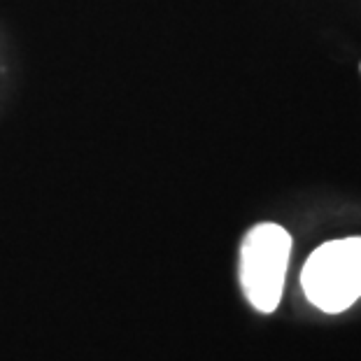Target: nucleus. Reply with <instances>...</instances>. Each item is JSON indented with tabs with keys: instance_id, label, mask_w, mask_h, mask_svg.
Returning <instances> with one entry per match:
<instances>
[{
	"instance_id": "f257e3e1",
	"label": "nucleus",
	"mask_w": 361,
	"mask_h": 361,
	"mask_svg": "<svg viewBox=\"0 0 361 361\" xmlns=\"http://www.w3.org/2000/svg\"><path fill=\"white\" fill-rule=\"evenodd\" d=\"M301 287L314 308L338 314L361 298V238L319 245L305 261Z\"/></svg>"
},
{
	"instance_id": "f03ea898",
	"label": "nucleus",
	"mask_w": 361,
	"mask_h": 361,
	"mask_svg": "<svg viewBox=\"0 0 361 361\" xmlns=\"http://www.w3.org/2000/svg\"><path fill=\"white\" fill-rule=\"evenodd\" d=\"M291 255V235L273 221L252 226L240 245V287L250 305L273 312L280 305Z\"/></svg>"
}]
</instances>
